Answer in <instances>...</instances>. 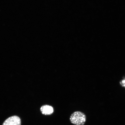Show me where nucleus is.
<instances>
[{
	"mask_svg": "<svg viewBox=\"0 0 125 125\" xmlns=\"http://www.w3.org/2000/svg\"><path fill=\"white\" fill-rule=\"evenodd\" d=\"M40 111L43 115H51L53 113L54 109L52 106L50 105H44L41 107Z\"/></svg>",
	"mask_w": 125,
	"mask_h": 125,
	"instance_id": "7ed1b4c3",
	"label": "nucleus"
},
{
	"mask_svg": "<svg viewBox=\"0 0 125 125\" xmlns=\"http://www.w3.org/2000/svg\"><path fill=\"white\" fill-rule=\"evenodd\" d=\"M85 114L79 111L74 112L70 116V120L73 124L75 125H83L86 121Z\"/></svg>",
	"mask_w": 125,
	"mask_h": 125,
	"instance_id": "f257e3e1",
	"label": "nucleus"
},
{
	"mask_svg": "<svg viewBox=\"0 0 125 125\" xmlns=\"http://www.w3.org/2000/svg\"><path fill=\"white\" fill-rule=\"evenodd\" d=\"M122 84L123 86H124L125 87V79L122 81Z\"/></svg>",
	"mask_w": 125,
	"mask_h": 125,
	"instance_id": "20e7f679",
	"label": "nucleus"
},
{
	"mask_svg": "<svg viewBox=\"0 0 125 125\" xmlns=\"http://www.w3.org/2000/svg\"><path fill=\"white\" fill-rule=\"evenodd\" d=\"M2 125H21V120L19 117L14 115L8 118Z\"/></svg>",
	"mask_w": 125,
	"mask_h": 125,
	"instance_id": "f03ea898",
	"label": "nucleus"
}]
</instances>
